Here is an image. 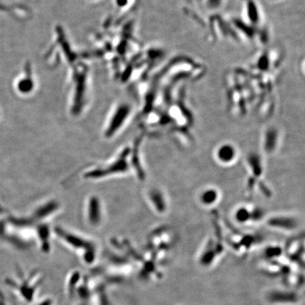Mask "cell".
Returning a JSON list of instances; mask_svg holds the SVG:
<instances>
[{
    "label": "cell",
    "mask_w": 305,
    "mask_h": 305,
    "mask_svg": "<svg viewBox=\"0 0 305 305\" xmlns=\"http://www.w3.org/2000/svg\"><path fill=\"white\" fill-rule=\"evenodd\" d=\"M281 134L277 128L268 127L264 130L262 138V147L264 153L267 155L274 154L279 147Z\"/></svg>",
    "instance_id": "cell-7"
},
{
    "label": "cell",
    "mask_w": 305,
    "mask_h": 305,
    "mask_svg": "<svg viewBox=\"0 0 305 305\" xmlns=\"http://www.w3.org/2000/svg\"><path fill=\"white\" fill-rule=\"evenodd\" d=\"M246 164L248 171V179L246 182L247 194L252 196L256 190L264 189L266 191L267 187L264 186V165L263 158L256 152H251L247 156Z\"/></svg>",
    "instance_id": "cell-1"
},
{
    "label": "cell",
    "mask_w": 305,
    "mask_h": 305,
    "mask_svg": "<svg viewBox=\"0 0 305 305\" xmlns=\"http://www.w3.org/2000/svg\"><path fill=\"white\" fill-rule=\"evenodd\" d=\"M240 157L238 148L231 142H223L216 146L213 158L220 166L230 167L235 165Z\"/></svg>",
    "instance_id": "cell-4"
},
{
    "label": "cell",
    "mask_w": 305,
    "mask_h": 305,
    "mask_svg": "<svg viewBox=\"0 0 305 305\" xmlns=\"http://www.w3.org/2000/svg\"><path fill=\"white\" fill-rule=\"evenodd\" d=\"M234 221L239 226H250L266 221L263 209L251 204H245L236 207L232 213Z\"/></svg>",
    "instance_id": "cell-3"
},
{
    "label": "cell",
    "mask_w": 305,
    "mask_h": 305,
    "mask_svg": "<svg viewBox=\"0 0 305 305\" xmlns=\"http://www.w3.org/2000/svg\"><path fill=\"white\" fill-rule=\"evenodd\" d=\"M222 194L219 189L214 186H207L201 189L198 194V202L205 209H211L221 202Z\"/></svg>",
    "instance_id": "cell-8"
},
{
    "label": "cell",
    "mask_w": 305,
    "mask_h": 305,
    "mask_svg": "<svg viewBox=\"0 0 305 305\" xmlns=\"http://www.w3.org/2000/svg\"><path fill=\"white\" fill-rule=\"evenodd\" d=\"M265 221L270 229L287 233L298 229L300 225L298 218L295 215L289 214L272 215Z\"/></svg>",
    "instance_id": "cell-6"
},
{
    "label": "cell",
    "mask_w": 305,
    "mask_h": 305,
    "mask_svg": "<svg viewBox=\"0 0 305 305\" xmlns=\"http://www.w3.org/2000/svg\"><path fill=\"white\" fill-rule=\"evenodd\" d=\"M148 198L152 209L159 214H165L168 210V202L166 195L158 188L151 189L148 191Z\"/></svg>",
    "instance_id": "cell-9"
},
{
    "label": "cell",
    "mask_w": 305,
    "mask_h": 305,
    "mask_svg": "<svg viewBox=\"0 0 305 305\" xmlns=\"http://www.w3.org/2000/svg\"><path fill=\"white\" fill-rule=\"evenodd\" d=\"M87 209L88 219L91 224L97 225L101 222V207L96 197L89 199Z\"/></svg>",
    "instance_id": "cell-10"
},
{
    "label": "cell",
    "mask_w": 305,
    "mask_h": 305,
    "mask_svg": "<svg viewBox=\"0 0 305 305\" xmlns=\"http://www.w3.org/2000/svg\"><path fill=\"white\" fill-rule=\"evenodd\" d=\"M56 231H57L58 235L62 237L61 238L67 245L81 253L83 261L86 263L91 264L94 262L95 258V246L93 243L72 232H67L63 229H56Z\"/></svg>",
    "instance_id": "cell-2"
},
{
    "label": "cell",
    "mask_w": 305,
    "mask_h": 305,
    "mask_svg": "<svg viewBox=\"0 0 305 305\" xmlns=\"http://www.w3.org/2000/svg\"><path fill=\"white\" fill-rule=\"evenodd\" d=\"M221 240L223 237L218 240L216 237H210L204 245L199 257V262L203 267H210L217 258L222 255L224 248Z\"/></svg>",
    "instance_id": "cell-5"
}]
</instances>
